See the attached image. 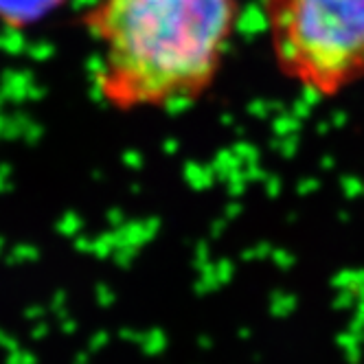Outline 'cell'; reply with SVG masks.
<instances>
[{"label": "cell", "mask_w": 364, "mask_h": 364, "mask_svg": "<svg viewBox=\"0 0 364 364\" xmlns=\"http://www.w3.org/2000/svg\"><path fill=\"white\" fill-rule=\"evenodd\" d=\"M240 0H97L84 22L99 46L95 88L117 112L198 101L222 70Z\"/></svg>", "instance_id": "cell-1"}, {"label": "cell", "mask_w": 364, "mask_h": 364, "mask_svg": "<svg viewBox=\"0 0 364 364\" xmlns=\"http://www.w3.org/2000/svg\"><path fill=\"white\" fill-rule=\"evenodd\" d=\"M279 73L331 99L364 80V0H262Z\"/></svg>", "instance_id": "cell-2"}, {"label": "cell", "mask_w": 364, "mask_h": 364, "mask_svg": "<svg viewBox=\"0 0 364 364\" xmlns=\"http://www.w3.org/2000/svg\"><path fill=\"white\" fill-rule=\"evenodd\" d=\"M66 0H0V20L9 27H31L58 11Z\"/></svg>", "instance_id": "cell-3"}]
</instances>
